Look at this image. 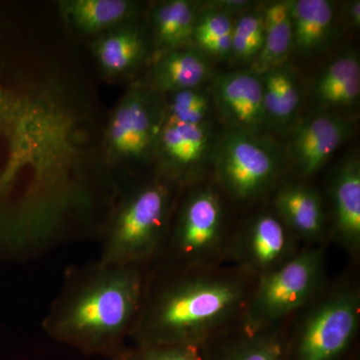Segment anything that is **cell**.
I'll return each mask as SVG.
<instances>
[{"label": "cell", "mask_w": 360, "mask_h": 360, "mask_svg": "<svg viewBox=\"0 0 360 360\" xmlns=\"http://www.w3.org/2000/svg\"><path fill=\"white\" fill-rule=\"evenodd\" d=\"M146 266L101 262L73 266L42 328L82 354L112 359L125 347L141 312Z\"/></svg>", "instance_id": "1"}, {"label": "cell", "mask_w": 360, "mask_h": 360, "mask_svg": "<svg viewBox=\"0 0 360 360\" xmlns=\"http://www.w3.org/2000/svg\"><path fill=\"white\" fill-rule=\"evenodd\" d=\"M146 278L135 345H196L245 309L248 290L243 279L182 271Z\"/></svg>", "instance_id": "2"}, {"label": "cell", "mask_w": 360, "mask_h": 360, "mask_svg": "<svg viewBox=\"0 0 360 360\" xmlns=\"http://www.w3.org/2000/svg\"><path fill=\"white\" fill-rule=\"evenodd\" d=\"M172 191L158 179L137 187L116 205L103 232L98 262L146 266L162 255L169 231Z\"/></svg>", "instance_id": "3"}, {"label": "cell", "mask_w": 360, "mask_h": 360, "mask_svg": "<svg viewBox=\"0 0 360 360\" xmlns=\"http://www.w3.org/2000/svg\"><path fill=\"white\" fill-rule=\"evenodd\" d=\"M283 160L279 146L262 132L227 129L214 139L210 163L225 193L233 200L248 201L274 186Z\"/></svg>", "instance_id": "4"}, {"label": "cell", "mask_w": 360, "mask_h": 360, "mask_svg": "<svg viewBox=\"0 0 360 360\" xmlns=\"http://www.w3.org/2000/svg\"><path fill=\"white\" fill-rule=\"evenodd\" d=\"M324 251L311 248L296 253L276 269L259 276L252 295L245 303L243 323L248 335L300 309L321 286Z\"/></svg>", "instance_id": "5"}, {"label": "cell", "mask_w": 360, "mask_h": 360, "mask_svg": "<svg viewBox=\"0 0 360 360\" xmlns=\"http://www.w3.org/2000/svg\"><path fill=\"white\" fill-rule=\"evenodd\" d=\"M224 224L219 193L210 186L193 189L168 231L162 253L167 251L169 265L188 269L212 257L221 243Z\"/></svg>", "instance_id": "6"}, {"label": "cell", "mask_w": 360, "mask_h": 360, "mask_svg": "<svg viewBox=\"0 0 360 360\" xmlns=\"http://www.w3.org/2000/svg\"><path fill=\"white\" fill-rule=\"evenodd\" d=\"M359 321V290L347 288L330 293L303 321L295 360H338L356 335Z\"/></svg>", "instance_id": "7"}, {"label": "cell", "mask_w": 360, "mask_h": 360, "mask_svg": "<svg viewBox=\"0 0 360 360\" xmlns=\"http://www.w3.org/2000/svg\"><path fill=\"white\" fill-rule=\"evenodd\" d=\"M151 89L139 86L127 94L111 116L106 143L118 160L143 161L155 153L163 125L161 108Z\"/></svg>", "instance_id": "8"}, {"label": "cell", "mask_w": 360, "mask_h": 360, "mask_svg": "<svg viewBox=\"0 0 360 360\" xmlns=\"http://www.w3.org/2000/svg\"><path fill=\"white\" fill-rule=\"evenodd\" d=\"M354 122L347 115L314 111L295 125L288 144V156L296 174L314 176L349 139Z\"/></svg>", "instance_id": "9"}, {"label": "cell", "mask_w": 360, "mask_h": 360, "mask_svg": "<svg viewBox=\"0 0 360 360\" xmlns=\"http://www.w3.org/2000/svg\"><path fill=\"white\" fill-rule=\"evenodd\" d=\"M212 125L163 122L155 153L162 179L186 184L195 179L212 160Z\"/></svg>", "instance_id": "10"}, {"label": "cell", "mask_w": 360, "mask_h": 360, "mask_svg": "<svg viewBox=\"0 0 360 360\" xmlns=\"http://www.w3.org/2000/svg\"><path fill=\"white\" fill-rule=\"evenodd\" d=\"M208 89L227 129L262 132L265 112L259 75L251 70L219 73L213 75Z\"/></svg>", "instance_id": "11"}, {"label": "cell", "mask_w": 360, "mask_h": 360, "mask_svg": "<svg viewBox=\"0 0 360 360\" xmlns=\"http://www.w3.org/2000/svg\"><path fill=\"white\" fill-rule=\"evenodd\" d=\"M292 236L276 213H258L236 241V258L245 269L262 276L295 257Z\"/></svg>", "instance_id": "12"}, {"label": "cell", "mask_w": 360, "mask_h": 360, "mask_svg": "<svg viewBox=\"0 0 360 360\" xmlns=\"http://www.w3.org/2000/svg\"><path fill=\"white\" fill-rule=\"evenodd\" d=\"M360 61L347 51L331 59L315 79L312 98L316 110L347 115L359 103Z\"/></svg>", "instance_id": "13"}, {"label": "cell", "mask_w": 360, "mask_h": 360, "mask_svg": "<svg viewBox=\"0 0 360 360\" xmlns=\"http://www.w3.org/2000/svg\"><path fill=\"white\" fill-rule=\"evenodd\" d=\"M333 229L340 245L350 252L360 248V160L345 158L336 167L330 184Z\"/></svg>", "instance_id": "14"}, {"label": "cell", "mask_w": 360, "mask_h": 360, "mask_svg": "<svg viewBox=\"0 0 360 360\" xmlns=\"http://www.w3.org/2000/svg\"><path fill=\"white\" fill-rule=\"evenodd\" d=\"M276 214L295 236L316 241L326 229V212L319 193L302 184H286L274 198Z\"/></svg>", "instance_id": "15"}, {"label": "cell", "mask_w": 360, "mask_h": 360, "mask_svg": "<svg viewBox=\"0 0 360 360\" xmlns=\"http://www.w3.org/2000/svg\"><path fill=\"white\" fill-rule=\"evenodd\" d=\"M210 59L195 47H184L163 54L151 72L150 89L156 92L174 94L201 87L212 80Z\"/></svg>", "instance_id": "16"}, {"label": "cell", "mask_w": 360, "mask_h": 360, "mask_svg": "<svg viewBox=\"0 0 360 360\" xmlns=\"http://www.w3.org/2000/svg\"><path fill=\"white\" fill-rule=\"evenodd\" d=\"M293 51L300 56L319 53L335 37L336 6L330 0H292Z\"/></svg>", "instance_id": "17"}, {"label": "cell", "mask_w": 360, "mask_h": 360, "mask_svg": "<svg viewBox=\"0 0 360 360\" xmlns=\"http://www.w3.org/2000/svg\"><path fill=\"white\" fill-rule=\"evenodd\" d=\"M264 89L265 125L285 129L295 122L302 101L300 77L284 63L260 75Z\"/></svg>", "instance_id": "18"}, {"label": "cell", "mask_w": 360, "mask_h": 360, "mask_svg": "<svg viewBox=\"0 0 360 360\" xmlns=\"http://www.w3.org/2000/svg\"><path fill=\"white\" fill-rule=\"evenodd\" d=\"M292 0L272 1L260 7L264 16L265 37L264 46L250 65V70L262 75L284 65L293 51Z\"/></svg>", "instance_id": "19"}, {"label": "cell", "mask_w": 360, "mask_h": 360, "mask_svg": "<svg viewBox=\"0 0 360 360\" xmlns=\"http://www.w3.org/2000/svg\"><path fill=\"white\" fill-rule=\"evenodd\" d=\"M98 65L108 75L130 72L146 54L143 35L134 25H124L106 32L94 44Z\"/></svg>", "instance_id": "20"}, {"label": "cell", "mask_w": 360, "mask_h": 360, "mask_svg": "<svg viewBox=\"0 0 360 360\" xmlns=\"http://www.w3.org/2000/svg\"><path fill=\"white\" fill-rule=\"evenodd\" d=\"M63 13L79 32L96 34L124 25L134 13L127 0H71L63 2Z\"/></svg>", "instance_id": "21"}, {"label": "cell", "mask_w": 360, "mask_h": 360, "mask_svg": "<svg viewBox=\"0 0 360 360\" xmlns=\"http://www.w3.org/2000/svg\"><path fill=\"white\" fill-rule=\"evenodd\" d=\"M200 2L170 0L158 6L153 13L155 45L161 56L186 47L191 41L194 25L201 8Z\"/></svg>", "instance_id": "22"}, {"label": "cell", "mask_w": 360, "mask_h": 360, "mask_svg": "<svg viewBox=\"0 0 360 360\" xmlns=\"http://www.w3.org/2000/svg\"><path fill=\"white\" fill-rule=\"evenodd\" d=\"M233 22V16L207 2L201 6L194 25L191 35L194 47L210 60L231 59Z\"/></svg>", "instance_id": "23"}, {"label": "cell", "mask_w": 360, "mask_h": 360, "mask_svg": "<svg viewBox=\"0 0 360 360\" xmlns=\"http://www.w3.org/2000/svg\"><path fill=\"white\" fill-rule=\"evenodd\" d=\"M265 30L260 7L239 14L234 20L231 37V58L251 65L264 46Z\"/></svg>", "instance_id": "24"}, {"label": "cell", "mask_w": 360, "mask_h": 360, "mask_svg": "<svg viewBox=\"0 0 360 360\" xmlns=\"http://www.w3.org/2000/svg\"><path fill=\"white\" fill-rule=\"evenodd\" d=\"M213 103L210 89L196 87L170 94L163 122L205 124L210 122Z\"/></svg>", "instance_id": "25"}, {"label": "cell", "mask_w": 360, "mask_h": 360, "mask_svg": "<svg viewBox=\"0 0 360 360\" xmlns=\"http://www.w3.org/2000/svg\"><path fill=\"white\" fill-rule=\"evenodd\" d=\"M110 360H202L196 345H142L123 347Z\"/></svg>", "instance_id": "26"}, {"label": "cell", "mask_w": 360, "mask_h": 360, "mask_svg": "<svg viewBox=\"0 0 360 360\" xmlns=\"http://www.w3.org/2000/svg\"><path fill=\"white\" fill-rule=\"evenodd\" d=\"M283 345L276 335H248L225 360H283Z\"/></svg>", "instance_id": "27"}, {"label": "cell", "mask_w": 360, "mask_h": 360, "mask_svg": "<svg viewBox=\"0 0 360 360\" xmlns=\"http://www.w3.org/2000/svg\"><path fill=\"white\" fill-rule=\"evenodd\" d=\"M210 4L233 18L234 15L238 16L239 14L250 11L253 6V2L248 0H215L210 1Z\"/></svg>", "instance_id": "28"}, {"label": "cell", "mask_w": 360, "mask_h": 360, "mask_svg": "<svg viewBox=\"0 0 360 360\" xmlns=\"http://www.w3.org/2000/svg\"><path fill=\"white\" fill-rule=\"evenodd\" d=\"M342 18L348 27L359 30L360 26V1H347L342 6Z\"/></svg>", "instance_id": "29"}]
</instances>
